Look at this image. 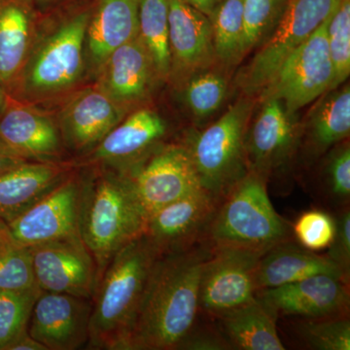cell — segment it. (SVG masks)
<instances>
[{"instance_id": "11", "label": "cell", "mask_w": 350, "mask_h": 350, "mask_svg": "<svg viewBox=\"0 0 350 350\" xmlns=\"http://www.w3.org/2000/svg\"><path fill=\"white\" fill-rule=\"evenodd\" d=\"M260 103L262 108L246 131V160L250 172L269 182L293 160L301 145V126L282 101L268 98Z\"/></svg>"}, {"instance_id": "17", "label": "cell", "mask_w": 350, "mask_h": 350, "mask_svg": "<svg viewBox=\"0 0 350 350\" xmlns=\"http://www.w3.org/2000/svg\"><path fill=\"white\" fill-rule=\"evenodd\" d=\"M347 286L349 283L340 276L321 273L282 286L259 290L256 296L276 317H342L349 306Z\"/></svg>"}, {"instance_id": "40", "label": "cell", "mask_w": 350, "mask_h": 350, "mask_svg": "<svg viewBox=\"0 0 350 350\" xmlns=\"http://www.w3.org/2000/svg\"><path fill=\"white\" fill-rule=\"evenodd\" d=\"M25 162H29V161L21 158L0 142V174Z\"/></svg>"}, {"instance_id": "23", "label": "cell", "mask_w": 350, "mask_h": 350, "mask_svg": "<svg viewBox=\"0 0 350 350\" xmlns=\"http://www.w3.org/2000/svg\"><path fill=\"white\" fill-rule=\"evenodd\" d=\"M142 0H100L90 18L86 43L96 68L115 50L137 38Z\"/></svg>"}, {"instance_id": "32", "label": "cell", "mask_w": 350, "mask_h": 350, "mask_svg": "<svg viewBox=\"0 0 350 350\" xmlns=\"http://www.w3.org/2000/svg\"><path fill=\"white\" fill-rule=\"evenodd\" d=\"M227 92V81L222 75L214 71H200L185 83L184 100L193 116L202 121L222 107Z\"/></svg>"}, {"instance_id": "18", "label": "cell", "mask_w": 350, "mask_h": 350, "mask_svg": "<svg viewBox=\"0 0 350 350\" xmlns=\"http://www.w3.org/2000/svg\"><path fill=\"white\" fill-rule=\"evenodd\" d=\"M169 1L170 76L177 81L206 70L216 61L211 19L184 0Z\"/></svg>"}, {"instance_id": "39", "label": "cell", "mask_w": 350, "mask_h": 350, "mask_svg": "<svg viewBox=\"0 0 350 350\" xmlns=\"http://www.w3.org/2000/svg\"><path fill=\"white\" fill-rule=\"evenodd\" d=\"M176 349L184 350H226L231 349L230 345L226 342L224 338L219 331L209 330V329H191L185 336Z\"/></svg>"}, {"instance_id": "28", "label": "cell", "mask_w": 350, "mask_h": 350, "mask_svg": "<svg viewBox=\"0 0 350 350\" xmlns=\"http://www.w3.org/2000/svg\"><path fill=\"white\" fill-rule=\"evenodd\" d=\"M138 36L150 54L160 80L169 79L172 57L167 0H142Z\"/></svg>"}, {"instance_id": "4", "label": "cell", "mask_w": 350, "mask_h": 350, "mask_svg": "<svg viewBox=\"0 0 350 350\" xmlns=\"http://www.w3.org/2000/svg\"><path fill=\"white\" fill-rule=\"evenodd\" d=\"M292 236L291 226L269 200L268 180L248 172L219 202L206 241L264 254Z\"/></svg>"}, {"instance_id": "36", "label": "cell", "mask_w": 350, "mask_h": 350, "mask_svg": "<svg viewBox=\"0 0 350 350\" xmlns=\"http://www.w3.org/2000/svg\"><path fill=\"white\" fill-rule=\"evenodd\" d=\"M323 182L327 195L338 206H349L350 199L349 142H340L332 147L323 170Z\"/></svg>"}, {"instance_id": "42", "label": "cell", "mask_w": 350, "mask_h": 350, "mask_svg": "<svg viewBox=\"0 0 350 350\" xmlns=\"http://www.w3.org/2000/svg\"><path fill=\"white\" fill-rule=\"evenodd\" d=\"M184 1L211 18L222 0H184Z\"/></svg>"}, {"instance_id": "13", "label": "cell", "mask_w": 350, "mask_h": 350, "mask_svg": "<svg viewBox=\"0 0 350 350\" xmlns=\"http://www.w3.org/2000/svg\"><path fill=\"white\" fill-rule=\"evenodd\" d=\"M219 202L204 189L182 197L149 215L144 234L159 256L187 250L206 241Z\"/></svg>"}, {"instance_id": "29", "label": "cell", "mask_w": 350, "mask_h": 350, "mask_svg": "<svg viewBox=\"0 0 350 350\" xmlns=\"http://www.w3.org/2000/svg\"><path fill=\"white\" fill-rule=\"evenodd\" d=\"M209 19L216 59L228 66L238 64L244 57L243 0H222Z\"/></svg>"}, {"instance_id": "20", "label": "cell", "mask_w": 350, "mask_h": 350, "mask_svg": "<svg viewBox=\"0 0 350 350\" xmlns=\"http://www.w3.org/2000/svg\"><path fill=\"white\" fill-rule=\"evenodd\" d=\"M0 142L31 162L57 163L63 151V138L55 122L12 96L0 115Z\"/></svg>"}, {"instance_id": "19", "label": "cell", "mask_w": 350, "mask_h": 350, "mask_svg": "<svg viewBox=\"0 0 350 350\" xmlns=\"http://www.w3.org/2000/svg\"><path fill=\"white\" fill-rule=\"evenodd\" d=\"M98 69L96 87L129 110L146 100L160 80L139 36L115 50Z\"/></svg>"}, {"instance_id": "6", "label": "cell", "mask_w": 350, "mask_h": 350, "mask_svg": "<svg viewBox=\"0 0 350 350\" xmlns=\"http://www.w3.org/2000/svg\"><path fill=\"white\" fill-rule=\"evenodd\" d=\"M91 15L66 21L31 54L9 94L22 101L42 100L75 86L84 70V49Z\"/></svg>"}, {"instance_id": "35", "label": "cell", "mask_w": 350, "mask_h": 350, "mask_svg": "<svg viewBox=\"0 0 350 350\" xmlns=\"http://www.w3.org/2000/svg\"><path fill=\"white\" fill-rule=\"evenodd\" d=\"M305 319L299 326L298 334L308 349H350V322L345 315Z\"/></svg>"}, {"instance_id": "38", "label": "cell", "mask_w": 350, "mask_h": 350, "mask_svg": "<svg viewBox=\"0 0 350 350\" xmlns=\"http://www.w3.org/2000/svg\"><path fill=\"white\" fill-rule=\"evenodd\" d=\"M336 229L333 241L328 246L325 256L340 269L349 282L350 275V211L349 206H342L334 216Z\"/></svg>"}, {"instance_id": "10", "label": "cell", "mask_w": 350, "mask_h": 350, "mask_svg": "<svg viewBox=\"0 0 350 350\" xmlns=\"http://www.w3.org/2000/svg\"><path fill=\"white\" fill-rule=\"evenodd\" d=\"M126 175L133 182L148 217L170 202L202 189L184 144H163Z\"/></svg>"}, {"instance_id": "43", "label": "cell", "mask_w": 350, "mask_h": 350, "mask_svg": "<svg viewBox=\"0 0 350 350\" xmlns=\"http://www.w3.org/2000/svg\"><path fill=\"white\" fill-rule=\"evenodd\" d=\"M9 96H10V94H9L8 91L0 84V115H1L2 112L5 109Z\"/></svg>"}, {"instance_id": "22", "label": "cell", "mask_w": 350, "mask_h": 350, "mask_svg": "<svg viewBox=\"0 0 350 350\" xmlns=\"http://www.w3.org/2000/svg\"><path fill=\"white\" fill-rule=\"evenodd\" d=\"M59 163L25 162L0 174V220L10 223L68 176Z\"/></svg>"}, {"instance_id": "2", "label": "cell", "mask_w": 350, "mask_h": 350, "mask_svg": "<svg viewBox=\"0 0 350 350\" xmlns=\"http://www.w3.org/2000/svg\"><path fill=\"white\" fill-rule=\"evenodd\" d=\"M158 257L144 234L110 260L92 300L89 349L129 350L145 286Z\"/></svg>"}, {"instance_id": "16", "label": "cell", "mask_w": 350, "mask_h": 350, "mask_svg": "<svg viewBox=\"0 0 350 350\" xmlns=\"http://www.w3.org/2000/svg\"><path fill=\"white\" fill-rule=\"evenodd\" d=\"M93 301L73 295L41 292L32 310L29 334L47 350H75L89 342Z\"/></svg>"}, {"instance_id": "21", "label": "cell", "mask_w": 350, "mask_h": 350, "mask_svg": "<svg viewBox=\"0 0 350 350\" xmlns=\"http://www.w3.org/2000/svg\"><path fill=\"white\" fill-rule=\"evenodd\" d=\"M128 111L98 87L85 90L69 101L62 112L59 131L64 144L76 151L93 149L125 118Z\"/></svg>"}, {"instance_id": "24", "label": "cell", "mask_w": 350, "mask_h": 350, "mask_svg": "<svg viewBox=\"0 0 350 350\" xmlns=\"http://www.w3.org/2000/svg\"><path fill=\"white\" fill-rule=\"evenodd\" d=\"M321 273L340 276L347 282L325 255L317 254L289 239L273 246L260 258L256 269L257 291Z\"/></svg>"}, {"instance_id": "33", "label": "cell", "mask_w": 350, "mask_h": 350, "mask_svg": "<svg viewBox=\"0 0 350 350\" xmlns=\"http://www.w3.org/2000/svg\"><path fill=\"white\" fill-rule=\"evenodd\" d=\"M327 40L334 70L331 91L342 86L350 75V0H342L331 16Z\"/></svg>"}, {"instance_id": "14", "label": "cell", "mask_w": 350, "mask_h": 350, "mask_svg": "<svg viewBox=\"0 0 350 350\" xmlns=\"http://www.w3.org/2000/svg\"><path fill=\"white\" fill-rule=\"evenodd\" d=\"M80 190L81 177L69 174L31 208L7 224L13 238L29 247L80 236Z\"/></svg>"}, {"instance_id": "3", "label": "cell", "mask_w": 350, "mask_h": 350, "mask_svg": "<svg viewBox=\"0 0 350 350\" xmlns=\"http://www.w3.org/2000/svg\"><path fill=\"white\" fill-rule=\"evenodd\" d=\"M147 218L128 175L107 170L81 178L79 232L96 262L98 283L113 256L144 234Z\"/></svg>"}, {"instance_id": "31", "label": "cell", "mask_w": 350, "mask_h": 350, "mask_svg": "<svg viewBox=\"0 0 350 350\" xmlns=\"http://www.w3.org/2000/svg\"><path fill=\"white\" fill-rule=\"evenodd\" d=\"M41 291H0V350L29 332V320Z\"/></svg>"}, {"instance_id": "27", "label": "cell", "mask_w": 350, "mask_h": 350, "mask_svg": "<svg viewBox=\"0 0 350 350\" xmlns=\"http://www.w3.org/2000/svg\"><path fill=\"white\" fill-rule=\"evenodd\" d=\"M350 133L349 85L324 94L301 126V144L310 156L323 155Z\"/></svg>"}, {"instance_id": "12", "label": "cell", "mask_w": 350, "mask_h": 350, "mask_svg": "<svg viewBox=\"0 0 350 350\" xmlns=\"http://www.w3.org/2000/svg\"><path fill=\"white\" fill-rule=\"evenodd\" d=\"M36 285L54 292L93 300L98 271L81 236L29 246Z\"/></svg>"}, {"instance_id": "34", "label": "cell", "mask_w": 350, "mask_h": 350, "mask_svg": "<svg viewBox=\"0 0 350 350\" xmlns=\"http://www.w3.org/2000/svg\"><path fill=\"white\" fill-rule=\"evenodd\" d=\"M288 0H243V53L247 55L273 31Z\"/></svg>"}, {"instance_id": "15", "label": "cell", "mask_w": 350, "mask_h": 350, "mask_svg": "<svg viewBox=\"0 0 350 350\" xmlns=\"http://www.w3.org/2000/svg\"><path fill=\"white\" fill-rule=\"evenodd\" d=\"M167 124L155 110L140 108L125 117L92 149L89 162L128 174L162 146Z\"/></svg>"}, {"instance_id": "37", "label": "cell", "mask_w": 350, "mask_h": 350, "mask_svg": "<svg viewBox=\"0 0 350 350\" xmlns=\"http://www.w3.org/2000/svg\"><path fill=\"white\" fill-rule=\"evenodd\" d=\"M335 229L333 215L313 209L299 216L292 227V232L300 245L317 252L328 248L333 241Z\"/></svg>"}, {"instance_id": "8", "label": "cell", "mask_w": 350, "mask_h": 350, "mask_svg": "<svg viewBox=\"0 0 350 350\" xmlns=\"http://www.w3.org/2000/svg\"><path fill=\"white\" fill-rule=\"evenodd\" d=\"M330 18L285 59L260 92V101L275 98L282 101L288 112L296 114L329 91L334 77L327 40Z\"/></svg>"}, {"instance_id": "1", "label": "cell", "mask_w": 350, "mask_h": 350, "mask_svg": "<svg viewBox=\"0 0 350 350\" xmlns=\"http://www.w3.org/2000/svg\"><path fill=\"white\" fill-rule=\"evenodd\" d=\"M213 246L202 241L160 255L147 280L129 350L176 349L196 324L202 268Z\"/></svg>"}, {"instance_id": "9", "label": "cell", "mask_w": 350, "mask_h": 350, "mask_svg": "<svg viewBox=\"0 0 350 350\" xmlns=\"http://www.w3.org/2000/svg\"><path fill=\"white\" fill-rule=\"evenodd\" d=\"M262 253L232 246H213L202 268L200 310L217 317L252 300Z\"/></svg>"}, {"instance_id": "41", "label": "cell", "mask_w": 350, "mask_h": 350, "mask_svg": "<svg viewBox=\"0 0 350 350\" xmlns=\"http://www.w3.org/2000/svg\"><path fill=\"white\" fill-rule=\"evenodd\" d=\"M6 350H47V349L36 338H32L27 332L9 345Z\"/></svg>"}, {"instance_id": "7", "label": "cell", "mask_w": 350, "mask_h": 350, "mask_svg": "<svg viewBox=\"0 0 350 350\" xmlns=\"http://www.w3.org/2000/svg\"><path fill=\"white\" fill-rule=\"evenodd\" d=\"M342 0H288L282 18L261 49L241 69L237 83L253 96L273 79L292 53L330 18Z\"/></svg>"}, {"instance_id": "5", "label": "cell", "mask_w": 350, "mask_h": 350, "mask_svg": "<svg viewBox=\"0 0 350 350\" xmlns=\"http://www.w3.org/2000/svg\"><path fill=\"white\" fill-rule=\"evenodd\" d=\"M254 105L253 96L241 98L204 131L189 133L184 144L200 185L219 202L250 172L245 137Z\"/></svg>"}, {"instance_id": "26", "label": "cell", "mask_w": 350, "mask_h": 350, "mask_svg": "<svg viewBox=\"0 0 350 350\" xmlns=\"http://www.w3.org/2000/svg\"><path fill=\"white\" fill-rule=\"evenodd\" d=\"M31 12L19 0H0V84L10 92L31 54Z\"/></svg>"}, {"instance_id": "25", "label": "cell", "mask_w": 350, "mask_h": 350, "mask_svg": "<svg viewBox=\"0 0 350 350\" xmlns=\"http://www.w3.org/2000/svg\"><path fill=\"white\" fill-rule=\"evenodd\" d=\"M215 317L231 349H285L276 329L278 317L257 296Z\"/></svg>"}, {"instance_id": "30", "label": "cell", "mask_w": 350, "mask_h": 350, "mask_svg": "<svg viewBox=\"0 0 350 350\" xmlns=\"http://www.w3.org/2000/svg\"><path fill=\"white\" fill-rule=\"evenodd\" d=\"M36 289L39 288L34 278L29 247L16 241L6 223L0 220V291Z\"/></svg>"}]
</instances>
